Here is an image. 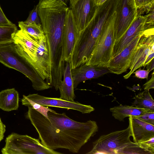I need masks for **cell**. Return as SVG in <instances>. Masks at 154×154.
Wrapping results in <instances>:
<instances>
[{
    "instance_id": "31",
    "label": "cell",
    "mask_w": 154,
    "mask_h": 154,
    "mask_svg": "<svg viewBox=\"0 0 154 154\" xmlns=\"http://www.w3.org/2000/svg\"><path fill=\"white\" fill-rule=\"evenodd\" d=\"M154 45L151 47L150 52L146 57L143 66H145L149 63L154 58Z\"/></svg>"
},
{
    "instance_id": "17",
    "label": "cell",
    "mask_w": 154,
    "mask_h": 154,
    "mask_svg": "<svg viewBox=\"0 0 154 154\" xmlns=\"http://www.w3.org/2000/svg\"><path fill=\"white\" fill-rule=\"evenodd\" d=\"M71 74L70 62L66 63L62 81L59 87L60 98L70 102H73L76 97Z\"/></svg>"
},
{
    "instance_id": "11",
    "label": "cell",
    "mask_w": 154,
    "mask_h": 154,
    "mask_svg": "<svg viewBox=\"0 0 154 154\" xmlns=\"http://www.w3.org/2000/svg\"><path fill=\"white\" fill-rule=\"evenodd\" d=\"M26 97L33 101L45 106L72 109L79 111L82 114L90 113L94 110V108L91 105L84 104L77 101H69L60 98L49 97L38 94H30Z\"/></svg>"
},
{
    "instance_id": "4",
    "label": "cell",
    "mask_w": 154,
    "mask_h": 154,
    "mask_svg": "<svg viewBox=\"0 0 154 154\" xmlns=\"http://www.w3.org/2000/svg\"><path fill=\"white\" fill-rule=\"evenodd\" d=\"M130 126L126 129L100 136L93 143L91 150L87 154H152L140 144L132 142Z\"/></svg>"
},
{
    "instance_id": "18",
    "label": "cell",
    "mask_w": 154,
    "mask_h": 154,
    "mask_svg": "<svg viewBox=\"0 0 154 154\" xmlns=\"http://www.w3.org/2000/svg\"><path fill=\"white\" fill-rule=\"evenodd\" d=\"M110 110L114 118L120 121H124L125 118L127 117H137L153 111L149 109L122 105L111 108Z\"/></svg>"
},
{
    "instance_id": "21",
    "label": "cell",
    "mask_w": 154,
    "mask_h": 154,
    "mask_svg": "<svg viewBox=\"0 0 154 154\" xmlns=\"http://www.w3.org/2000/svg\"><path fill=\"white\" fill-rule=\"evenodd\" d=\"M18 25L20 29L24 31L37 39L39 40L45 36L41 23H33L27 25L21 21L18 22Z\"/></svg>"
},
{
    "instance_id": "27",
    "label": "cell",
    "mask_w": 154,
    "mask_h": 154,
    "mask_svg": "<svg viewBox=\"0 0 154 154\" xmlns=\"http://www.w3.org/2000/svg\"><path fill=\"white\" fill-rule=\"evenodd\" d=\"M14 24L7 17L0 5V26H8Z\"/></svg>"
},
{
    "instance_id": "32",
    "label": "cell",
    "mask_w": 154,
    "mask_h": 154,
    "mask_svg": "<svg viewBox=\"0 0 154 154\" xmlns=\"http://www.w3.org/2000/svg\"><path fill=\"white\" fill-rule=\"evenodd\" d=\"M6 131V126L0 118V142L3 140Z\"/></svg>"
},
{
    "instance_id": "36",
    "label": "cell",
    "mask_w": 154,
    "mask_h": 154,
    "mask_svg": "<svg viewBox=\"0 0 154 154\" xmlns=\"http://www.w3.org/2000/svg\"><path fill=\"white\" fill-rule=\"evenodd\" d=\"M100 0H95L96 2L98 5L99 2Z\"/></svg>"
},
{
    "instance_id": "8",
    "label": "cell",
    "mask_w": 154,
    "mask_h": 154,
    "mask_svg": "<svg viewBox=\"0 0 154 154\" xmlns=\"http://www.w3.org/2000/svg\"><path fill=\"white\" fill-rule=\"evenodd\" d=\"M137 16L134 0H118L114 18L115 42L121 38Z\"/></svg>"
},
{
    "instance_id": "22",
    "label": "cell",
    "mask_w": 154,
    "mask_h": 154,
    "mask_svg": "<svg viewBox=\"0 0 154 154\" xmlns=\"http://www.w3.org/2000/svg\"><path fill=\"white\" fill-rule=\"evenodd\" d=\"M18 30L15 24L0 26V45L13 42V37Z\"/></svg>"
},
{
    "instance_id": "26",
    "label": "cell",
    "mask_w": 154,
    "mask_h": 154,
    "mask_svg": "<svg viewBox=\"0 0 154 154\" xmlns=\"http://www.w3.org/2000/svg\"><path fill=\"white\" fill-rule=\"evenodd\" d=\"M134 117L137 118L146 122L154 125V111L146 112L141 116Z\"/></svg>"
},
{
    "instance_id": "1",
    "label": "cell",
    "mask_w": 154,
    "mask_h": 154,
    "mask_svg": "<svg viewBox=\"0 0 154 154\" xmlns=\"http://www.w3.org/2000/svg\"><path fill=\"white\" fill-rule=\"evenodd\" d=\"M28 107L26 118L35 129L43 145L50 149H65L78 153L98 131L95 121L78 122L64 112L58 113L54 110L48 113L49 120L31 106Z\"/></svg>"
},
{
    "instance_id": "29",
    "label": "cell",
    "mask_w": 154,
    "mask_h": 154,
    "mask_svg": "<svg viewBox=\"0 0 154 154\" xmlns=\"http://www.w3.org/2000/svg\"><path fill=\"white\" fill-rule=\"evenodd\" d=\"M149 72V71L147 69H141L140 68L138 70H136L135 72H134L133 73L135 74V76L138 78L147 79Z\"/></svg>"
},
{
    "instance_id": "20",
    "label": "cell",
    "mask_w": 154,
    "mask_h": 154,
    "mask_svg": "<svg viewBox=\"0 0 154 154\" xmlns=\"http://www.w3.org/2000/svg\"><path fill=\"white\" fill-rule=\"evenodd\" d=\"M133 99L134 101L131 106L154 111V100L149 90H144L136 95Z\"/></svg>"
},
{
    "instance_id": "12",
    "label": "cell",
    "mask_w": 154,
    "mask_h": 154,
    "mask_svg": "<svg viewBox=\"0 0 154 154\" xmlns=\"http://www.w3.org/2000/svg\"><path fill=\"white\" fill-rule=\"evenodd\" d=\"M154 45V31L147 32L141 37L129 68V72L123 76L129 78L133 72L143 66L152 46Z\"/></svg>"
},
{
    "instance_id": "2",
    "label": "cell",
    "mask_w": 154,
    "mask_h": 154,
    "mask_svg": "<svg viewBox=\"0 0 154 154\" xmlns=\"http://www.w3.org/2000/svg\"><path fill=\"white\" fill-rule=\"evenodd\" d=\"M13 42L18 53L48 83L50 76V61L45 36L37 39L20 29L14 34Z\"/></svg>"
},
{
    "instance_id": "24",
    "label": "cell",
    "mask_w": 154,
    "mask_h": 154,
    "mask_svg": "<svg viewBox=\"0 0 154 154\" xmlns=\"http://www.w3.org/2000/svg\"><path fill=\"white\" fill-rule=\"evenodd\" d=\"M137 9V15L150 12L154 7V0H134Z\"/></svg>"
},
{
    "instance_id": "6",
    "label": "cell",
    "mask_w": 154,
    "mask_h": 154,
    "mask_svg": "<svg viewBox=\"0 0 154 154\" xmlns=\"http://www.w3.org/2000/svg\"><path fill=\"white\" fill-rule=\"evenodd\" d=\"M114 18L102 30L92 53L85 63L86 65L107 67L112 57L113 48L116 42Z\"/></svg>"
},
{
    "instance_id": "15",
    "label": "cell",
    "mask_w": 154,
    "mask_h": 154,
    "mask_svg": "<svg viewBox=\"0 0 154 154\" xmlns=\"http://www.w3.org/2000/svg\"><path fill=\"white\" fill-rule=\"evenodd\" d=\"M128 119L134 142L139 143L154 137V125L136 117H129Z\"/></svg>"
},
{
    "instance_id": "33",
    "label": "cell",
    "mask_w": 154,
    "mask_h": 154,
    "mask_svg": "<svg viewBox=\"0 0 154 154\" xmlns=\"http://www.w3.org/2000/svg\"><path fill=\"white\" fill-rule=\"evenodd\" d=\"M146 66L147 70L149 72L153 70L154 68V58Z\"/></svg>"
},
{
    "instance_id": "3",
    "label": "cell",
    "mask_w": 154,
    "mask_h": 154,
    "mask_svg": "<svg viewBox=\"0 0 154 154\" xmlns=\"http://www.w3.org/2000/svg\"><path fill=\"white\" fill-rule=\"evenodd\" d=\"M110 18L106 12L97 10L93 18L78 35L71 54V69L85 63L92 53L98 37Z\"/></svg>"
},
{
    "instance_id": "30",
    "label": "cell",
    "mask_w": 154,
    "mask_h": 154,
    "mask_svg": "<svg viewBox=\"0 0 154 154\" xmlns=\"http://www.w3.org/2000/svg\"><path fill=\"white\" fill-rule=\"evenodd\" d=\"M144 90H149L154 88V73L153 72L151 79L144 85Z\"/></svg>"
},
{
    "instance_id": "25",
    "label": "cell",
    "mask_w": 154,
    "mask_h": 154,
    "mask_svg": "<svg viewBox=\"0 0 154 154\" xmlns=\"http://www.w3.org/2000/svg\"><path fill=\"white\" fill-rule=\"evenodd\" d=\"M23 22L25 24L27 25L33 23L37 24L41 23L38 12L37 5L30 12L27 19Z\"/></svg>"
},
{
    "instance_id": "34",
    "label": "cell",
    "mask_w": 154,
    "mask_h": 154,
    "mask_svg": "<svg viewBox=\"0 0 154 154\" xmlns=\"http://www.w3.org/2000/svg\"><path fill=\"white\" fill-rule=\"evenodd\" d=\"M64 4L67 5V4H68L69 0H59Z\"/></svg>"
},
{
    "instance_id": "23",
    "label": "cell",
    "mask_w": 154,
    "mask_h": 154,
    "mask_svg": "<svg viewBox=\"0 0 154 154\" xmlns=\"http://www.w3.org/2000/svg\"><path fill=\"white\" fill-rule=\"evenodd\" d=\"M21 101L22 105L27 106H31L34 109L41 113L49 120L48 113L49 111H53V110L49 108L48 106L45 107L42 106L33 101L27 98L25 95H23V97Z\"/></svg>"
},
{
    "instance_id": "7",
    "label": "cell",
    "mask_w": 154,
    "mask_h": 154,
    "mask_svg": "<svg viewBox=\"0 0 154 154\" xmlns=\"http://www.w3.org/2000/svg\"><path fill=\"white\" fill-rule=\"evenodd\" d=\"M3 154H49L51 150L39 140L27 135L12 133L5 140Z\"/></svg>"
},
{
    "instance_id": "28",
    "label": "cell",
    "mask_w": 154,
    "mask_h": 154,
    "mask_svg": "<svg viewBox=\"0 0 154 154\" xmlns=\"http://www.w3.org/2000/svg\"><path fill=\"white\" fill-rule=\"evenodd\" d=\"M139 144L154 154V137Z\"/></svg>"
},
{
    "instance_id": "13",
    "label": "cell",
    "mask_w": 154,
    "mask_h": 154,
    "mask_svg": "<svg viewBox=\"0 0 154 154\" xmlns=\"http://www.w3.org/2000/svg\"><path fill=\"white\" fill-rule=\"evenodd\" d=\"M146 15H137L121 38L115 42L113 51L112 57L120 53L137 36L154 30H148L144 23Z\"/></svg>"
},
{
    "instance_id": "14",
    "label": "cell",
    "mask_w": 154,
    "mask_h": 154,
    "mask_svg": "<svg viewBox=\"0 0 154 154\" xmlns=\"http://www.w3.org/2000/svg\"><path fill=\"white\" fill-rule=\"evenodd\" d=\"M110 73L107 67L82 64L71 69V74L74 88H76L81 82L86 80L97 78Z\"/></svg>"
},
{
    "instance_id": "19",
    "label": "cell",
    "mask_w": 154,
    "mask_h": 154,
    "mask_svg": "<svg viewBox=\"0 0 154 154\" xmlns=\"http://www.w3.org/2000/svg\"><path fill=\"white\" fill-rule=\"evenodd\" d=\"M19 99V93L14 88L2 91L0 92V108L6 111L17 110Z\"/></svg>"
},
{
    "instance_id": "9",
    "label": "cell",
    "mask_w": 154,
    "mask_h": 154,
    "mask_svg": "<svg viewBox=\"0 0 154 154\" xmlns=\"http://www.w3.org/2000/svg\"><path fill=\"white\" fill-rule=\"evenodd\" d=\"M74 20L75 38L94 16L98 6L95 0H69Z\"/></svg>"
},
{
    "instance_id": "5",
    "label": "cell",
    "mask_w": 154,
    "mask_h": 154,
    "mask_svg": "<svg viewBox=\"0 0 154 154\" xmlns=\"http://www.w3.org/2000/svg\"><path fill=\"white\" fill-rule=\"evenodd\" d=\"M0 62L24 74L31 81L33 88L43 91L52 87L43 80L32 66L17 52L13 42L0 45Z\"/></svg>"
},
{
    "instance_id": "35",
    "label": "cell",
    "mask_w": 154,
    "mask_h": 154,
    "mask_svg": "<svg viewBox=\"0 0 154 154\" xmlns=\"http://www.w3.org/2000/svg\"><path fill=\"white\" fill-rule=\"evenodd\" d=\"M106 0H100L98 3V5H100L102 4Z\"/></svg>"
},
{
    "instance_id": "16",
    "label": "cell",
    "mask_w": 154,
    "mask_h": 154,
    "mask_svg": "<svg viewBox=\"0 0 154 154\" xmlns=\"http://www.w3.org/2000/svg\"><path fill=\"white\" fill-rule=\"evenodd\" d=\"M64 56L66 62H70L75 40L73 15L69 8L66 15L63 31Z\"/></svg>"
},
{
    "instance_id": "10",
    "label": "cell",
    "mask_w": 154,
    "mask_h": 154,
    "mask_svg": "<svg viewBox=\"0 0 154 154\" xmlns=\"http://www.w3.org/2000/svg\"><path fill=\"white\" fill-rule=\"evenodd\" d=\"M143 35L137 36L120 53L112 57L107 67L110 73L119 75L129 68L140 39Z\"/></svg>"
}]
</instances>
